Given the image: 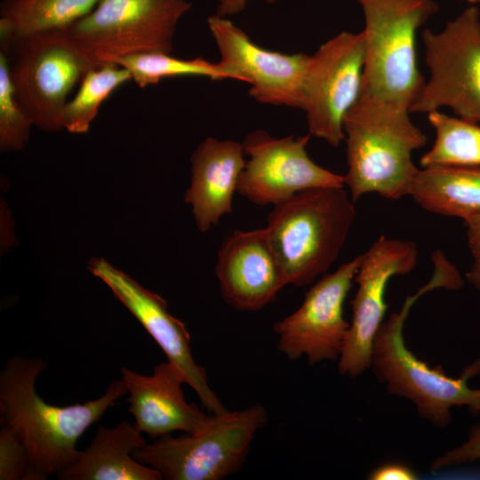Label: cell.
I'll list each match as a JSON object with an SVG mask.
<instances>
[{"instance_id":"f1b7e54d","label":"cell","mask_w":480,"mask_h":480,"mask_svg":"<svg viewBox=\"0 0 480 480\" xmlns=\"http://www.w3.org/2000/svg\"><path fill=\"white\" fill-rule=\"evenodd\" d=\"M368 478L372 480H413L418 479V475L406 464L388 462L375 468Z\"/></svg>"},{"instance_id":"7402d4cb","label":"cell","mask_w":480,"mask_h":480,"mask_svg":"<svg viewBox=\"0 0 480 480\" xmlns=\"http://www.w3.org/2000/svg\"><path fill=\"white\" fill-rule=\"evenodd\" d=\"M436 132L431 148L420 158L421 168L429 166L480 167V125L451 116L440 110L428 114Z\"/></svg>"},{"instance_id":"7c38bea8","label":"cell","mask_w":480,"mask_h":480,"mask_svg":"<svg viewBox=\"0 0 480 480\" xmlns=\"http://www.w3.org/2000/svg\"><path fill=\"white\" fill-rule=\"evenodd\" d=\"M413 241L380 236L365 252L355 276L352 318L338 360L341 375L356 378L371 368L372 343L387 310L385 292L391 277L406 275L417 264Z\"/></svg>"},{"instance_id":"cb8c5ba5","label":"cell","mask_w":480,"mask_h":480,"mask_svg":"<svg viewBox=\"0 0 480 480\" xmlns=\"http://www.w3.org/2000/svg\"><path fill=\"white\" fill-rule=\"evenodd\" d=\"M116 64L127 69L132 80L140 88L156 84L164 78L177 76L226 79L217 63L201 57L184 60L173 57L171 53L148 52L119 59Z\"/></svg>"},{"instance_id":"ffe728a7","label":"cell","mask_w":480,"mask_h":480,"mask_svg":"<svg viewBox=\"0 0 480 480\" xmlns=\"http://www.w3.org/2000/svg\"><path fill=\"white\" fill-rule=\"evenodd\" d=\"M424 210L467 220L480 215V167L429 166L419 170L410 190Z\"/></svg>"},{"instance_id":"603a6c76","label":"cell","mask_w":480,"mask_h":480,"mask_svg":"<svg viewBox=\"0 0 480 480\" xmlns=\"http://www.w3.org/2000/svg\"><path fill=\"white\" fill-rule=\"evenodd\" d=\"M130 80L129 71L116 64H105L89 71L75 97L67 101L62 110V129L71 133L86 132L103 101Z\"/></svg>"},{"instance_id":"ac0fdd59","label":"cell","mask_w":480,"mask_h":480,"mask_svg":"<svg viewBox=\"0 0 480 480\" xmlns=\"http://www.w3.org/2000/svg\"><path fill=\"white\" fill-rule=\"evenodd\" d=\"M243 143L206 138L193 152L191 185L185 202L192 205L197 228L207 232L233 212V198L244 168Z\"/></svg>"},{"instance_id":"d4e9b609","label":"cell","mask_w":480,"mask_h":480,"mask_svg":"<svg viewBox=\"0 0 480 480\" xmlns=\"http://www.w3.org/2000/svg\"><path fill=\"white\" fill-rule=\"evenodd\" d=\"M33 125L18 101L9 73L7 57L0 52V148L20 150L28 140Z\"/></svg>"},{"instance_id":"4316f807","label":"cell","mask_w":480,"mask_h":480,"mask_svg":"<svg viewBox=\"0 0 480 480\" xmlns=\"http://www.w3.org/2000/svg\"><path fill=\"white\" fill-rule=\"evenodd\" d=\"M477 412H480V404ZM477 460H480V425L470 428L467 440L460 445L438 456L431 463L430 469L436 471L446 467L472 463Z\"/></svg>"},{"instance_id":"9a60e30c","label":"cell","mask_w":480,"mask_h":480,"mask_svg":"<svg viewBox=\"0 0 480 480\" xmlns=\"http://www.w3.org/2000/svg\"><path fill=\"white\" fill-rule=\"evenodd\" d=\"M89 269L137 318L167 360L180 370L186 384L193 388L207 412L210 414L226 412L227 408L208 384L204 367L193 358L190 334L185 324L170 314L167 302L103 259L92 260Z\"/></svg>"},{"instance_id":"4fadbf2b","label":"cell","mask_w":480,"mask_h":480,"mask_svg":"<svg viewBox=\"0 0 480 480\" xmlns=\"http://www.w3.org/2000/svg\"><path fill=\"white\" fill-rule=\"evenodd\" d=\"M310 135L275 138L263 130L243 142L249 156L237 193L254 204H276L309 188L343 187V175L316 164L308 155Z\"/></svg>"},{"instance_id":"83f0119b","label":"cell","mask_w":480,"mask_h":480,"mask_svg":"<svg viewBox=\"0 0 480 480\" xmlns=\"http://www.w3.org/2000/svg\"><path fill=\"white\" fill-rule=\"evenodd\" d=\"M467 240L472 256V265L467 273L468 281L480 291V215L464 220Z\"/></svg>"},{"instance_id":"44dd1931","label":"cell","mask_w":480,"mask_h":480,"mask_svg":"<svg viewBox=\"0 0 480 480\" xmlns=\"http://www.w3.org/2000/svg\"><path fill=\"white\" fill-rule=\"evenodd\" d=\"M100 0H4L0 41L4 44L56 29H68L93 10Z\"/></svg>"},{"instance_id":"4dcf8cb0","label":"cell","mask_w":480,"mask_h":480,"mask_svg":"<svg viewBox=\"0 0 480 480\" xmlns=\"http://www.w3.org/2000/svg\"><path fill=\"white\" fill-rule=\"evenodd\" d=\"M472 5H475V4H480V0H463Z\"/></svg>"},{"instance_id":"3957f363","label":"cell","mask_w":480,"mask_h":480,"mask_svg":"<svg viewBox=\"0 0 480 480\" xmlns=\"http://www.w3.org/2000/svg\"><path fill=\"white\" fill-rule=\"evenodd\" d=\"M451 284L450 273L442 267H434L430 280L408 296L398 312L382 322L372 352L371 368L387 391L412 401L420 416L438 428L450 424L452 407L467 406L477 413L480 389L469 388L468 381L480 374V357L458 378L448 376L440 366L430 368L408 349L403 330L410 309L421 295L436 288L448 290Z\"/></svg>"},{"instance_id":"6da1fadb","label":"cell","mask_w":480,"mask_h":480,"mask_svg":"<svg viewBox=\"0 0 480 480\" xmlns=\"http://www.w3.org/2000/svg\"><path fill=\"white\" fill-rule=\"evenodd\" d=\"M40 358L15 356L0 372V422L25 447L36 480L58 475L75 462L84 431L128 393L122 380L100 398L60 407L37 395L36 380L46 368Z\"/></svg>"},{"instance_id":"7a4b0ae2","label":"cell","mask_w":480,"mask_h":480,"mask_svg":"<svg viewBox=\"0 0 480 480\" xmlns=\"http://www.w3.org/2000/svg\"><path fill=\"white\" fill-rule=\"evenodd\" d=\"M410 113L396 104L360 94L345 116L348 169L343 178L354 201L368 193L390 200L409 196L420 170L412 155L427 142Z\"/></svg>"},{"instance_id":"484cf974","label":"cell","mask_w":480,"mask_h":480,"mask_svg":"<svg viewBox=\"0 0 480 480\" xmlns=\"http://www.w3.org/2000/svg\"><path fill=\"white\" fill-rule=\"evenodd\" d=\"M0 480H36L25 447L4 426L0 430Z\"/></svg>"},{"instance_id":"277c9868","label":"cell","mask_w":480,"mask_h":480,"mask_svg":"<svg viewBox=\"0 0 480 480\" xmlns=\"http://www.w3.org/2000/svg\"><path fill=\"white\" fill-rule=\"evenodd\" d=\"M343 187L303 190L274 205L266 229L286 285L312 284L334 263L356 218Z\"/></svg>"},{"instance_id":"5b68a950","label":"cell","mask_w":480,"mask_h":480,"mask_svg":"<svg viewBox=\"0 0 480 480\" xmlns=\"http://www.w3.org/2000/svg\"><path fill=\"white\" fill-rule=\"evenodd\" d=\"M364 16L360 94L410 111L425 81L416 57V34L437 12L434 0H356Z\"/></svg>"},{"instance_id":"2e32d148","label":"cell","mask_w":480,"mask_h":480,"mask_svg":"<svg viewBox=\"0 0 480 480\" xmlns=\"http://www.w3.org/2000/svg\"><path fill=\"white\" fill-rule=\"evenodd\" d=\"M215 273L222 299L240 311H257L286 285L266 228L236 230L220 244Z\"/></svg>"},{"instance_id":"52a82bcc","label":"cell","mask_w":480,"mask_h":480,"mask_svg":"<svg viewBox=\"0 0 480 480\" xmlns=\"http://www.w3.org/2000/svg\"><path fill=\"white\" fill-rule=\"evenodd\" d=\"M268 420L260 404L209 414L198 431L156 438L132 456L166 480H221L242 468L257 432Z\"/></svg>"},{"instance_id":"f546056e","label":"cell","mask_w":480,"mask_h":480,"mask_svg":"<svg viewBox=\"0 0 480 480\" xmlns=\"http://www.w3.org/2000/svg\"><path fill=\"white\" fill-rule=\"evenodd\" d=\"M252 0H218L216 15L228 17L241 12L247 4ZM268 4H274L276 0H262Z\"/></svg>"},{"instance_id":"8fae6325","label":"cell","mask_w":480,"mask_h":480,"mask_svg":"<svg viewBox=\"0 0 480 480\" xmlns=\"http://www.w3.org/2000/svg\"><path fill=\"white\" fill-rule=\"evenodd\" d=\"M362 259L360 254L323 275L310 284L299 308L273 325L279 352L292 361L305 356L309 365L339 360L350 325L344 302Z\"/></svg>"},{"instance_id":"d6986e66","label":"cell","mask_w":480,"mask_h":480,"mask_svg":"<svg viewBox=\"0 0 480 480\" xmlns=\"http://www.w3.org/2000/svg\"><path fill=\"white\" fill-rule=\"evenodd\" d=\"M145 444L142 432L127 420L114 428L100 425L90 445L57 476L60 480L164 479L159 471L132 456Z\"/></svg>"},{"instance_id":"ba28073f","label":"cell","mask_w":480,"mask_h":480,"mask_svg":"<svg viewBox=\"0 0 480 480\" xmlns=\"http://www.w3.org/2000/svg\"><path fill=\"white\" fill-rule=\"evenodd\" d=\"M429 78L410 112L447 107L456 116L480 124V10L470 5L444 28L422 33Z\"/></svg>"},{"instance_id":"9c48e42d","label":"cell","mask_w":480,"mask_h":480,"mask_svg":"<svg viewBox=\"0 0 480 480\" xmlns=\"http://www.w3.org/2000/svg\"><path fill=\"white\" fill-rule=\"evenodd\" d=\"M187 0H100L68 29L100 65L148 52L171 53Z\"/></svg>"},{"instance_id":"5bb4252c","label":"cell","mask_w":480,"mask_h":480,"mask_svg":"<svg viewBox=\"0 0 480 480\" xmlns=\"http://www.w3.org/2000/svg\"><path fill=\"white\" fill-rule=\"evenodd\" d=\"M207 25L220 54L217 64L226 79L249 84V94L260 103L302 109L310 55L267 50L227 17L212 15Z\"/></svg>"},{"instance_id":"30bf717a","label":"cell","mask_w":480,"mask_h":480,"mask_svg":"<svg viewBox=\"0 0 480 480\" xmlns=\"http://www.w3.org/2000/svg\"><path fill=\"white\" fill-rule=\"evenodd\" d=\"M363 31H343L310 55L303 88L308 134L333 148L345 139L344 117L359 98L364 65Z\"/></svg>"},{"instance_id":"8992f818","label":"cell","mask_w":480,"mask_h":480,"mask_svg":"<svg viewBox=\"0 0 480 480\" xmlns=\"http://www.w3.org/2000/svg\"><path fill=\"white\" fill-rule=\"evenodd\" d=\"M7 57L15 96L34 126L62 129L61 113L74 86L100 67L92 52L69 29H56L1 44Z\"/></svg>"},{"instance_id":"e0dca14e","label":"cell","mask_w":480,"mask_h":480,"mask_svg":"<svg viewBox=\"0 0 480 480\" xmlns=\"http://www.w3.org/2000/svg\"><path fill=\"white\" fill-rule=\"evenodd\" d=\"M129 396L128 411L135 426L151 438L172 435L174 431L193 434L207 421L205 414L195 404L187 402L180 370L167 361L155 366L152 375H143L127 367L121 368Z\"/></svg>"}]
</instances>
